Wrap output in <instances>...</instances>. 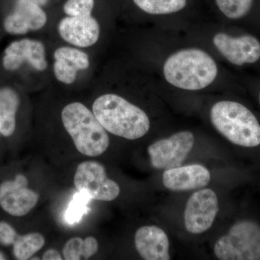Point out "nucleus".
<instances>
[{
	"label": "nucleus",
	"instance_id": "obj_1",
	"mask_svg": "<svg viewBox=\"0 0 260 260\" xmlns=\"http://www.w3.org/2000/svg\"><path fill=\"white\" fill-rule=\"evenodd\" d=\"M92 111L104 129L120 138L139 139L150 129L146 113L116 94L106 93L98 97Z\"/></svg>",
	"mask_w": 260,
	"mask_h": 260
},
{
	"label": "nucleus",
	"instance_id": "obj_2",
	"mask_svg": "<svg viewBox=\"0 0 260 260\" xmlns=\"http://www.w3.org/2000/svg\"><path fill=\"white\" fill-rule=\"evenodd\" d=\"M218 66L211 56L199 49H183L169 56L164 65L168 83L187 90L204 89L213 83Z\"/></svg>",
	"mask_w": 260,
	"mask_h": 260
},
{
	"label": "nucleus",
	"instance_id": "obj_3",
	"mask_svg": "<svg viewBox=\"0 0 260 260\" xmlns=\"http://www.w3.org/2000/svg\"><path fill=\"white\" fill-rule=\"evenodd\" d=\"M61 121L78 151L89 157L105 153L109 138L93 111L80 102L68 104L61 111Z\"/></svg>",
	"mask_w": 260,
	"mask_h": 260
},
{
	"label": "nucleus",
	"instance_id": "obj_4",
	"mask_svg": "<svg viewBox=\"0 0 260 260\" xmlns=\"http://www.w3.org/2000/svg\"><path fill=\"white\" fill-rule=\"evenodd\" d=\"M212 124L233 144L244 148L260 145V124L245 106L232 101L214 104L210 111Z\"/></svg>",
	"mask_w": 260,
	"mask_h": 260
},
{
	"label": "nucleus",
	"instance_id": "obj_5",
	"mask_svg": "<svg viewBox=\"0 0 260 260\" xmlns=\"http://www.w3.org/2000/svg\"><path fill=\"white\" fill-rule=\"evenodd\" d=\"M221 260H260V225L251 220L238 221L214 246Z\"/></svg>",
	"mask_w": 260,
	"mask_h": 260
},
{
	"label": "nucleus",
	"instance_id": "obj_6",
	"mask_svg": "<svg viewBox=\"0 0 260 260\" xmlns=\"http://www.w3.org/2000/svg\"><path fill=\"white\" fill-rule=\"evenodd\" d=\"M74 184L78 191H83L92 200L112 201L120 194V187L107 177L104 166L93 160L78 165Z\"/></svg>",
	"mask_w": 260,
	"mask_h": 260
},
{
	"label": "nucleus",
	"instance_id": "obj_7",
	"mask_svg": "<svg viewBox=\"0 0 260 260\" xmlns=\"http://www.w3.org/2000/svg\"><path fill=\"white\" fill-rule=\"evenodd\" d=\"M37 191L28 187V178L18 173L0 182V208L12 217H23L39 201Z\"/></svg>",
	"mask_w": 260,
	"mask_h": 260
},
{
	"label": "nucleus",
	"instance_id": "obj_8",
	"mask_svg": "<svg viewBox=\"0 0 260 260\" xmlns=\"http://www.w3.org/2000/svg\"><path fill=\"white\" fill-rule=\"evenodd\" d=\"M194 144V137L190 132L183 131L155 142L148 147L152 166L157 169H169L180 167Z\"/></svg>",
	"mask_w": 260,
	"mask_h": 260
},
{
	"label": "nucleus",
	"instance_id": "obj_9",
	"mask_svg": "<svg viewBox=\"0 0 260 260\" xmlns=\"http://www.w3.org/2000/svg\"><path fill=\"white\" fill-rule=\"evenodd\" d=\"M219 211L218 199L210 189H203L191 195L186 203L184 219L186 229L200 234L210 229Z\"/></svg>",
	"mask_w": 260,
	"mask_h": 260
},
{
	"label": "nucleus",
	"instance_id": "obj_10",
	"mask_svg": "<svg viewBox=\"0 0 260 260\" xmlns=\"http://www.w3.org/2000/svg\"><path fill=\"white\" fill-rule=\"evenodd\" d=\"M24 63L28 64L38 73H44L47 70L49 64L44 43L28 38L10 43L3 55V64L5 69L15 71Z\"/></svg>",
	"mask_w": 260,
	"mask_h": 260
},
{
	"label": "nucleus",
	"instance_id": "obj_11",
	"mask_svg": "<svg viewBox=\"0 0 260 260\" xmlns=\"http://www.w3.org/2000/svg\"><path fill=\"white\" fill-rule=\"evenodd\" d=\"M57 32L70 46L85 49L93 47L99 40L101 25L92 15L66 16L57 24Z\"/></svg>",
	"mask_w": 260,
	"mask_h": 260
},
{
	"label": "nucleus",
	"instance_id": "obj_12",
	"mask_svg": "<svg viewBox=\"0 0 260 260\" xmlns=\"http://www.w3.org/2000/svg\"><path fill=\"white\" fill-rule=\"evenodd\" d=\"M47 20L46 12L34 0H15L13 12L5 18L3 26L11 35H25L42 30Z\"/></svg>",
	"mask_w": 260,
	"mask_h": 260
},
{
	"label": "nucleus",
	"instance_id": "obj_13",
	"mask_svg": "<svg viewBox=\"0 0 260 260\" xmlns=\"http://www.w3.org/2000/svg\"><path fill=\"white\" fill-rule=\"evenodd\" d=\"M213 41L219 52L233 64H253L260 59V42L253 36L234 37L221 32L215 34Z\"/></svg>",
	"mask_w": 260,
	"mask_h": 260
},
{
	"label": "nucleus",
	"instance_id": "obj_14",
	"mask_svg": "<svg viewBox=\"0 0 260 260\" xmlns=\"http://www.w3.org/2000/svg\"><path fill=\"white\" fill-rule=\"evenodd\" d=\"M90 59L88 54L80 48L62 46L53 53V74L56 80L64 85L76 81L78 73L88 70Z\"/></svg>",
	"mask_w": 260,
	"mask_h": 260
},
{
	"label": "nucleus",
	"instance_id": "obj_15",
	"mask_svg": "<svg viewBox=\"0 0 260 260\" xmlns=\"http://www.w3.org/2000/svg\"><path fill=\"white\" fill-rule=\"evenodd\" d=\"M210 173L200 164L167 169L162 174V183L169 190L189 191L205 187L210 181Z\"/></svg>",
	"mask_w": 260,
	"mask_h": 260
},
{
	"label": "nucleus",
	"instance_id": "obj_16",
	"mask_svg": "<svg viewBox=\"0 0 260 260\" xmlns=\"http://www.w3.org/2000/svg\"><path fill=\"white\" fill-rule=\"evenodd\" d=\"M45 244V239L39 233L20 235L13 225L5 220H0V246L13 248L15 259H30Z\"/></svg>",
	"mask_w": 260,
	"mask_h": 260
},
{
	"label": "nucleus",
	"instance_id": "obj_17",
	"mask_svg": "<svg viewBox=\"0 0 260 260\" xmlns=\"http://www.w3.org/2000/svg\"><path fill=\"white\" fill-rule=\"evenodd\" d=\"M135 246L145 260H169V241L167 234L156 225L140 227L135 234Z\"/></svg>",
	"mask_w": 260,
	"mask_h": 260
},
{
	"label": "nucleus",
	"instance_id": "obj_18",
	"mask_svg": "<svg viewBox=\"0 0 260 260\" xmlns=\"http://www.w3.org/2000/svg\"><path fill=\"white\" fill-rule=\"evenodd\" d=\"M20 104V96L16 90L10 87L0 88V133L3 138L14 135Z\"/></svg>",
	"mask_w": 260,
	"mask_h": 260
},
{
	"label": "nucleus",
	"instance_id": "obj_19",
	"mask_svg": "<svg viewBox=\"0 0 260 260\" xmlns=\"http://www.w3.org/2000/svg\"><path fill=\"white\" fill-rule=\"evenodd\" d=\"M133 4L146 14L167 15L185 10L189 0H132Z\"/></svg>",
	"mask_w": 260,
	"mask_h": 260
},
{
	"label": "nucleus",
	"instance_id": "obj_20",
	"mask_svg": "<svg viewBox=\"0 0 260 260\" xmlns=\"http://www.w3.org/2000/svg\"><path fill=\"white\" fill-rule=\"evenodd\" d=\"M99 250V243L95 238L87 237L85 239L79 237L70 239L63 248V256L66 260L88 259Z\"/></svg>",
	"mask_w": 260,
	"mask_h": 260
},
{
	"label": "nucleus",
	"instance_id": "obj_21",
	"mask_svg": "<svg viewBox=\"0 0 260 260\" xmlns=\"http://www.w3.org/2000/svg\"><path fill=\"white\" fill-rule=\"evenodd\" d=\"M90 200L88 195L83 191H78L75 194L65 213V218L68 223H78L81 220L83 215L88 211V203Z\"/></svg>",
	"mask_w": 260,
	"mask_h": 260
},
{
	"label": "nucleus",
	"instance_id": "obj_22",
	"mask_svg": "<svg viewBox=\"0 0 260 260\" xmlns=\"http://www.w3.org/2000/svg\"><path fill=\"white\" fill-rule=\"evenodd\" d=\"M95 0H67L63 11L68 16L92 15Z\"/></svg>",
	"mask_w": 260,
	"mask_h": 260
},
{
	"label": "nucleus",
	"instance_id": "obj_23",
	"mask_svg": "<svg viewBox=\"0 0 260 260\" xmlns=\"http://www.w3.org/2000/svg\"><path fill=\"white\" fill-rule=\"evenodd\" d=\"M62 256L57 251L54 249H48L44 255H43L42 259L44 260H61Z\"/></svg>",
	"mask_w": 260,
	"mask_h": 260
},
{
	"label": "nucleus",
	"instance_id": "obj_24",
	"mask_svg": "<svg viewBox=\"0 0 260 260\" xmlns=\"http://www.w3.org/2000/svg\"><path fill=\"white\" fill-rule=\"evenodd\" d=\"M2 137V135H1V133H0V138H1Z\"/></svg>",
	"mask_w": 260,
	"mask_h": 260
},
{
	"label": "nucleus",
	"instance_id": "obj_25",
	"mask_svg": "<svg viewBox=\"0 0 260 260\" xmlns=\"http://www.w3.org/2000/svg\"><path fill=\"white\" fill-rule=\"evenodd\" d=\"M259 102H260V95H259Z\"/></svg>",
	"mask_w": 260,
	"mask_h": 260
}]
</instances>
